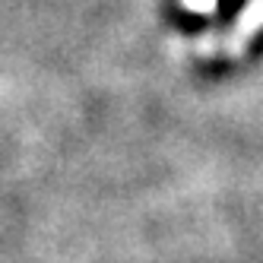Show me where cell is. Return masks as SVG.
Listing matches in <instances>:
<instances>
[{
  "instance_id": "obj_1",
  "label": "cell",
  "mask_w": 263,
  "mask_h": 263,
  "mask_svg": "<svg viewBox=\"0 0 263 263\" xmlns=\"http://www.w3.org/2000/svg\"><path fill=\"white\" fill-rule=\"evenodd\" d=\"M184 7H191V10H200V13H206V10H213V7H216V0H184Z\"/></svg>"
}]
</instances>
